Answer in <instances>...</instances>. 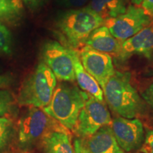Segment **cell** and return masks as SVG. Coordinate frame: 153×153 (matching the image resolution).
Returning a JSON list of instances; mask_svg holds the SVG:
<instances>
[{
    "label": "cell",
    "instance_id": "1",
    "mask_svg": "<svg viewBox=\"0 0 153 153\" xmlns=\"http://www.w3.org/2000/svg\"><path fill=\"white\" fill-rule=\"evenodd\" d=\"M104 24V21L89 7L68 9L60 13L55 21L54 28L64 45L77 48L91 32Z\"/></svg>",
    "mask_w": 153,
    "mask_h": 153
},
{
    "label": "cell",
    "instance_id": "2",
    "mask_svg": "<svg viewBox=\"0 0 153 153\" xmlns=\"http://www.w3.org/2000/svg\"><path fill=\"white\" fill-rule=\"evenodd\" d=\"M102 89L111 109L122 117L133 118L142 111L144 104L132 85L129 72L115 71Z\"/></svg>",
    "mask_w": 153,
    "mask_h": 153
},
{
    "label": "cell",
    "instance_id": "3",
    "mask_svg": "<svg viewBox=\"0 0 153 153\" xmlns=\"http://www.w3.org/2000/svg\"><path fill=\"white\" fill-rule=\"evenodd\" d=\"M88 97L87 93L81 91L76 86L60 84L56 86L51 101L43 110L63 127L73 131Z\"/></svg>",
    "mask_w": 153,
    "mask_h": 153
},
{
    "label": "cell",
    "instance_id": "4",
    "mask_svg": "<svg viewBox=\"0 0 153 153\" xmlns=\"http://www.w3.org/2000/svg\"><path fill=\"white\" fill-rule=\"evenodd\" d=\"M57 86V79L51 70L41 61L23 82L17 102L23 106L44 108L49 104Z\"/></svg>",
    "mask_w": 153,
    "mask_h": 153
},
{
    "label": "cell",
    "instance_id": "5",
    "mask_svg": "<svg viewBox=\"0 0 153 153\" xmlns=\"http://www.w3.org/2000/svg\"><path fill=\"white\" fill-rule=\"evenodd\" d=\"M74 49L55 41H48L41 48L42 61L55 74L56 79L64 82H74L75 74L73 60Z\"/></svg>",
    "mask_w": 153,
    "mask_h": 153
},
{
    "label": "cell",
    "instance_id": "6",
    "mask_svg": "<svg viewBox=\"0 0 153 153\" xmlns=\"http://www.w3.org/2000/svg\"><path fill=\"white\" fill-rule=\"evenodd\" d=\"M43 110L29 106L21 116L18 123V141L22 149H27L48 133L53 121Z\"/></svg>",
    "mask_w": 153,
    "mask_h": 153
},
{
    "label": "cell",
    "instance_id": "7",
    "mask_svg": "<svg viewBox=\"0 0 153 153\" xmlns=\"http://www.w3.org/2000/svg\"><path fill=\"white\" fill-rule=\"evenodd\" d=\"M152 23V18L142 7L130 5L123 14L104 22L114 38L120 42L135 35Z\"/></svg>",
    "mask_w": 153,
    "mask_h": 153
},
{
    "label": "cell",
    "instance_id": "8",
    "mask_svg": "<svg viewBox=\"0 0 153 153\" xmlns=\"http://www.w3.org/2000/svg\"><path fill=\"white\" fill-rule=\"evenodd\" d=\"M111 122L110 112L104 101L89 95L73 131L81 138H85L94 134L103 126L111 125Z\"/></svg>",
    "mask_w": 153,
    "mask_h": 153
},
{
    "label": "cell",
    "instance_id": "9",
    "mask_svg": "<svg viewBox=\"0 0 153 153\" xmlns=\"http://www.w3.org/2000/svg\"><path fill=\"white\" fill-rule=\"evenodd\" d=\"M79 55L84 68L103 89L115 72L111 55L96 51L87 45L82 48Z\"/></svg>",
    "mask_w": 153,
    "mask_h": 153
},
{
    "label": "cell",
    "instance_id": "10",
    "mask_svg": "<svg viewBox=\"0 0 153 153\" xmlns=\"http://www.w3.org/2000/svg\"><path fill=\"white\" fill-rule=\"evenodd\" d=\"M111 127L118 144L123 151L131 152L140 148L144 139V131L139 119L116 118L112 120Z\"/></svg>",
    "mask_w": 153,
    "mask_h": 153
},
{
    "label": "cell",
    "instance_id": "11",
    "mask_svg": "<svg viewBox=\"0 0 153 153\" xmlns=\"http://www.w3.org/2000/svg\"><path fill=\"white\" fill-rule=\"evenodd\" d=\"M133 55L150 59L153 55V25L146 26L126 41L120 42L118 56L123 60Z\"/></svg>",
    "mask_w": 153,
    "mask_h": 153
},
{
    "label": "cell",
    "instance_id": "12",
    "mask_svg": "<svg viewBox=\"0 0 153 153\" xmlns=\"http://www.w3.org/2000/svg\"><path fill=\"white\" fill-rule=\"evenodd\" d=\"M89 153H124L120 148L110 126H104L90 136L81 138Z\"/></svg>",
    "mask_w": 153,
    "mask_h": 153
},
{
    "label": "cell",
    "instance_id": "13",
    "mask_svg": "<svg viewBox=\"0 0 153 153\" xmlns=\"http://www.w3.org/2000/svg\"><path fill=\"white\" fill-rule=\"evenodd\" d=\"M84 45L108 54L118 55L120 50V41L113 36L104 24L94 30L84 42Z\"/></svg>",
    "mask_w": 153,
    "mask_h": 153
},
{
    "label": "cell",
    "instance_id": "14",
    "mask_svg": "<svg viewBox=\"0 0 153 153\" xmlns=\"http://www.w3.org/2000/svg\"><path fill=\"white\" fill-rule=\"evenodd\" d=\"M44 153H74L70 137L62 128L52 129L41 138Z\"/></svg>",
    "mask_w": 153,
    "mask_h": 153
},
{
    "label": "cell",
    "instance_id": "15",
    "mask_svg": "<svg viewBox=\"0 0 153 153\" xmlns=\"http://www.w3.org/2000/svg\"><path fill=\"white\" fill-rule=\"evenodd\" d=\"M73 60L75 79L77 81L79 87L97 100L104 101L103 89H101L97 80L86 71L81 62L79 53L74 50L73 52Z\"/></svg>",
    "mask_w": 153,
    "mask_h": 153
},
{
    "label": "cell",
    "instance_id": "16",
    "mask_svg": "<svg viewBox=\"0 0 153 153\" xmlns=\"http://www.w3.org/2000/svg\"><path fill=\"white\" fill-rule=\"evenodd\" d=\"M128 5V0H91L87 7L106 22L123 14Z\"/></svg>",
    "mask_w": 153,
    "mask_h": 153
},
{
    "label": "cell",
    "instance_id": "17",
    "mask_svg": "<svg viewBox=\"0 0 153 153\" xmlns=\"http://www.w3.org/2000/svg\"><path fill=\"white\" fill-rule=\"evenodd\" d=\"M24 6L19 0H0V22L16 26L24 16Z\"/></svg>",
    "mask_w": 153,
    "mask_h": 153
},
{
    "label": "cell",
    "instance_id": "18",
    "mask_svg": "<svg viewBox=\"0 0 153 153\" xmlns=\"http://www.w3.org/2000/svg\"><path fill=\"white\" fill-rule=\"evenodd\" d=\"M14 135L13 122L7 117H0V152L4 151Z\"/></svg>",
    "mask_w": 153,
    "mask_h": 153
},
{
    "label": "cell",
    "instance_id": "19",
    "mask_svg": "<svg viewBox=\"0 0 153 153\" xmlns=\"http://www.w3.org/2000/svg\"><path fill=\"white\" fill-rule=\"evenodd\" d=\"M15 98L7 89H0V117L13 114L15 109Z\"/></svg>",
    "mask_w": 153,
    "mask_h": 153
},
{
    "label": "cell",
    "instance_id": "20",
    "mask_svg": "<svg viewBox=\"0 0 153 153\" xmlns=\"http://www.w3.org/2000/svg\"><path fill=\"white\" fill-rule=\"evenodd\" d=\"M13 48V38L10 30L7 25L0 22V55L11 54Z\"/></svg>",
    "mask_w": 153,
    "mask_h": 153
},
{
    "label": "cell",
    "instance_id": "21",
    "mask_svg": "<svg viewBox=\"0 0 153 153\" xmlns=\"http://www.w3.org/2000/svg\"><path fill=\"white\" fill-rule=\"evenodd\" d=\"M55 1L60 7L71 9L84 7L89 0H55Z\"/></svg>",
    "mask_w": 153,
    "mask_h": 153
},
{
    "label": "cell",
    "instance_id": "22",
    "mask_svg": "<svg viewBox=\"0 0 153 153\" xmlns=\"http://www.w3.org/2000/svg\"><path fill=\"white\" fill-rule=\"evenodd\" d=\"M16 78L11 72L0 73V89H8L15 83Z\"/></svg>",
    "mask_w": 153,
    "mask_h": 153
},
{
    "label": "cell",
    "instance_id": "23",
    "mask_svg": "<svg viewBox=\"0 0 153 153\" xmlns=\"http://www.w3.org/2000/svg\"><path fill=\"white\" fill-rule=\"evenodd\" d=\"M140 152L143 153H153V131L147 132L144 143L141 145Z\"/></svg>",
    "mask_w": 153,
    "mask_h": 153
},
{
    "label": "cell",
    "instance_id": "24",
    "mask_svg": "<svg viewBox=\"0 0 153 153\" xmlns=\"http://www.w3.org/2000/svg\"><path fill=\"white\" fill-rule=\"evenodd\" d=\"M22 1L23 5L30 10H36L41 8L47 0H19Z\"/></svg>",
    "mask_w": 153,
    "mask_h": 153
},
{
    "label": "cell",
    "instance_id": "25",
    "mask_svg": "<svg viewBox=\"0 0 153 153\" xmlns=\"http://www.w3.org/2000/svg\"><path fill=\"white\" fill-rule=\"evenodd\" d=\"M143 97L146 102H148V104L153 108V82L145 89L143 94Z\"/></svg>",
    "mask_w": 153,
    "mask_h": 153
},
{
    "label": "cell",
    "instance_id": "26",
    "mask_svg": "<svg viewBox=\"0 0 153 153\" xmlns=\"http://www.w3.org/2000/svg\"><path fill=\"white\" fill-rule=\"evenodd\" d=\"M74 153H89L82 145L81 138H76L74 140Z\"/></svg>",
    "mask_w": 153,
    "mask_h": 153
},
{
    "label": "cell",
    "instance_id": "27",
    "mask_svg": "<svg viewBox=\"0 0 153 153\" xmlns=\"http://www.w3.org/2000/svg\"><path fill=\"white\" fill-rule=\"evenodd\" d=\"M142 8L151 16H153V0H143Z\"/></svg>",
    "mask_w": 153,
    "mask_h": 153
},
{
    "label": "cell",
    "instance_id": "28",
    "mask_svg": "<svg viewBox=\"0 0 153 153\" xmlns=\"http://www.w3.org/2000/svg\"><path fill=\"white\" fill-rule=\"evenodd\" d=\"M131 1H132V3H133V4H135V6L140 5L143 2V0H131Z\"/></svg>",
    "mask_w": 153,
    "mask_h": 153
},
{
    "label": "cell",
    "instance_id": "29",
    "mask_svg": "<svg viewBox=\"0 0 153 153\" xmlns=\"http://www.w3.org/2000/svg\"><path fill=\"white\" fill-rule=\"evenodd\" d=\"M1 153H14V152H13L12 151L8 150V151H3V152H1Z\"/></svg>",
    "mask_w": 153,
    "mask_h": 153
},
{
    "label": "cell",
    "instance_id": "30",
    "mask_svg": "<svg viewBox=\"0 0 153 153\" xmlns=\"http://www.w3.org/2000/svg\"><path fill=\"white\" fill-rule=\"evenodd\" d=\"M3 71H4L3 68H2V67H1V65H0V73H2Z\"/></svg>",
    "mask_w": 153,
    "mask_h": 153
}]
</instances>
